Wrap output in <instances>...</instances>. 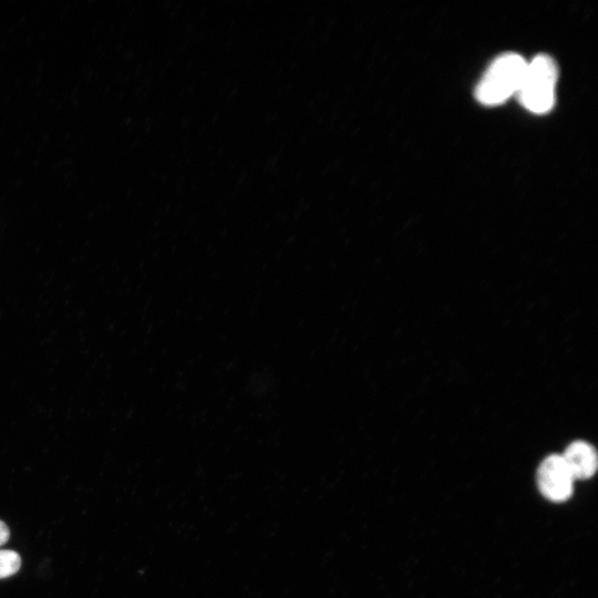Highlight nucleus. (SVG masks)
<instances>
[{"instance_id":"4","label":"nucleus","mask_w":598,"mask_h":598,"mask_svg":"<svg viewBox=\"0 0 598 598\" xmlns=\"http://www.w3.org/2000/svg\"><path fill=\"white\" fill-rule=\"evenodd\" d=\"M575 481L592 477L598 467V454L589 442L577 440L560 454Z\"/></svg>"},{"instance_id":"5","label":"nucleus","mask_w":598,"mask_h":598,"mask_svg":"<svg viewBox=\"0 0 598 598\" xmlns=\"http://www.w3.org/2000/svg\"><path fill=\"white\" fill-rule=\"evenodd\" d=\"M21 566V557L13 550H0V578L14 575Z\"/></svg>"},{"instance_id":"3","label":"nucleus","mask_w":598,"mask_h":598,"mask_svg":"<svg viewBox=\"0 0 598 598\" xmlns=\"http://www.w3.org/2000/svg\"><path fill=\"white\" fill-rule=\"evenodd\" d=\"M536 483L545 498L563 503L573 495L575 478L560 454H549L538 465Z\"/></svg>"},{"instance_id":"1","label":"nucleus","mask_w":598,"mask_h":598,"mask_svg":"<svg viewBox=\"0 0 598 598\" xmlns=\"http://www.w3.org/2000/svg\"><path fill=\"white\" fill-rule=\"evenodd\" d=\"M526 64L525 59L516 53L496 58L476 85V100L485 105H497L516 94Z\"/></svg>"},{"instance_id":"2","label":"nucleus","mask_w":598,"mask_h":598,"mask_svg":"<svg viewBox=\"0 0 598 598\" xmlns=\"http://www.w3.org/2000/svg\"><path fill=\"white\" fill-rule=\"evenodd\" d=\"M558 79L557 64L553 58L539 54L527 62L517 91L519 102L533 113L548 112L555 102Z\"/></svg>"},{"instance_id":"6","label":"nucleus","mask_w":598,"mask_h":598,"mask_svg":"<svg viewBox=\"0 0 598 598\" xmlns=\"http://www.w3.org/2000/svg\"><path fill=\"white\" fill-rule=\"evenodd\" d=\"M9 536L10 532L8 526L2 520H0V546L7 543Z\"/></svg>"}]
</instances>
